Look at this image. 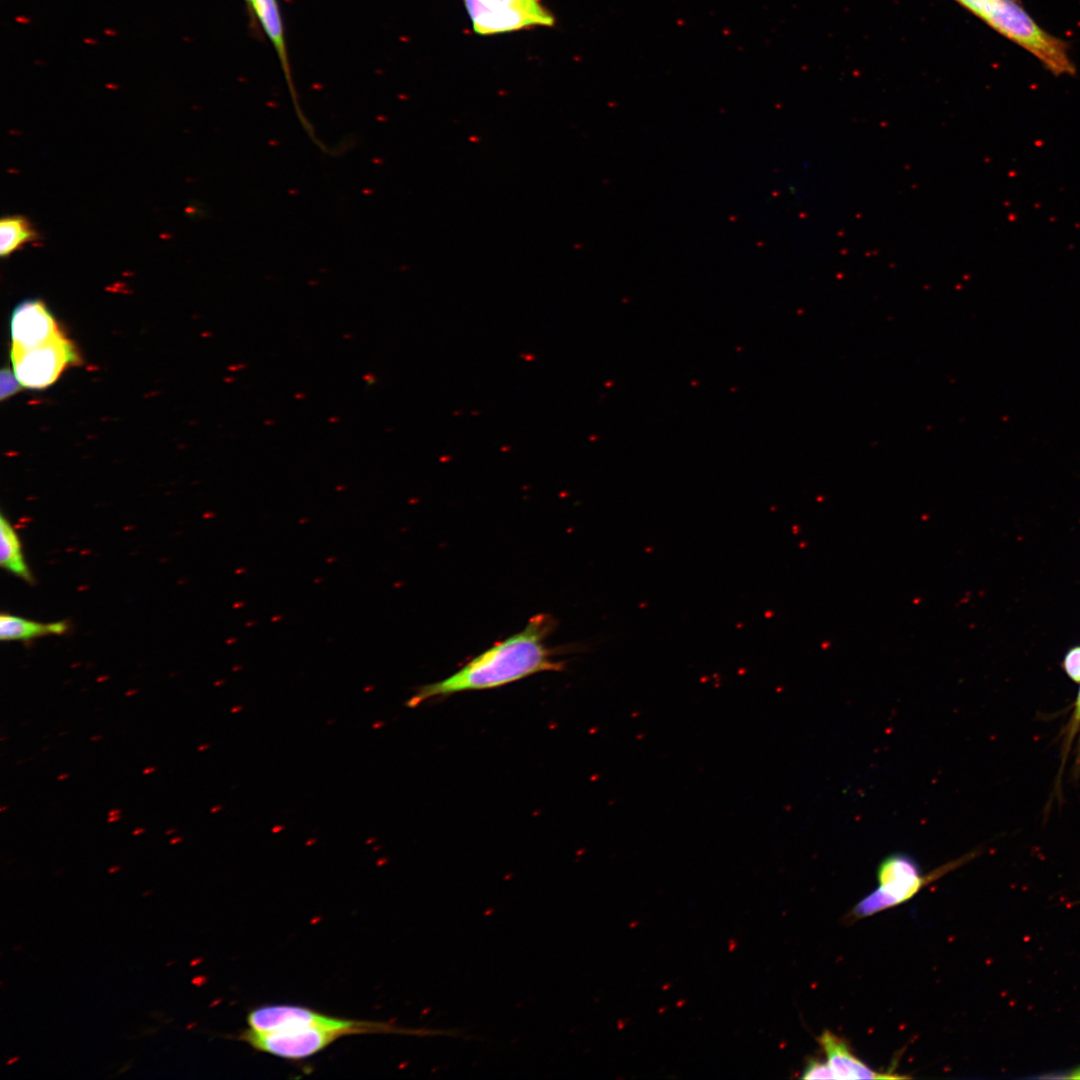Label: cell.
<instances>
[{"instance_id":"obj_1","label":"cell","mask_w":1080,"mask_h":1080,"mask_svg":"<svg viewBox=\"0 0 1080 1080\" xmlns=\"http://www.w3.org/2000/svg\"><path fill=\"white\" fill-rule=\"evenodd\" d=\"M555 625L551 615H534L524 629L495 643L449 677L415 689L406 706L414 708L430 699L495 689L537 673L562 670L564 663L546 642Z\"/></svg>"},{"instance_id":"obj_2","label":"cell","mask_w":1080,"mask_h":1080,"mask_svg":"<svg viewBox=\"0 0 1080 1080\" xmlns=\"http://www.w3.org/2000/svg\"><path fill=\"white\" fill-rule=\"evenodd\" d=\"M966 858L945 864L923 875L912 856L905 853L888 855L877 868L878 887L853 907L850 917L858 920L906 902L924 886L959 866Z\"/></svg>"},{"instance_id":"obj_3","label":"cell","mask_w":1080,"mask_h":1080,"mask_svg":"<svg viewBox=\"0 0 1080 1080\" xmlns=\"http://www.w3.org/2000/svg\"><path fill=\"white\" fill-rule=\"evenodd\" d=\"M247 1022L250 1030L260 1033L326 1027L346 1030L351 1035L362 1033H413L389 1024L365 1022L330 1017L312 1009L294 1005H269L249 1012Z\"/></svg>"},{"instance_id":"obj_4","label":"cell","mask_w":1080,"mask_h":1080,"mask_svg":"<svg viewBox=\"0 0 1080 1080\" xmlns=\"http://www.w3.org/2000/svg\"><path fill=\"white\" fill-rule=\"evenodd\" d=\"M464 4L474 31L481 35L554 23L539 0H464Z\"/></svg>"},{"instance_id":"obj_5","label":"cell","mask_w":1080,"mask_h":1080,"mask_svg":"<svg viewBox=\"0 0 1080 1080\" xmlns=\"http://www.w3.org/2000/svg\"><path fill=\"white\" fill-rule=\"evenodd\" d=\"M10 357L18 381L29 389L50 386L67 366L79 360L74 345L63 332L33 348L11 350Z\"/></svg>"},{"instance_id":"obj_6","label":"cell","mask_w":1080,"mask_h":1080,"mask_svg":"<svg viewBox=\"0 0 1080 1080\" xmlns=\"http://www.w3.org/2000/svg\"><path fill=\"white\" fill-rule=\"evenodd\" d=\"M351 1035L346 1030L326 1027L260 1033L247 1029L240 1039L254 1049L277 1057L299 1060L317 1054L337 1039Z\"/></svg>"},{"instance_id":"obj_7","label":"cell","mask_w":1080,"mask_h":1080,"mask_svg":"<svg viewBox=\"0 0 1080 1080\" xmlns=\"http://www.w3.org/2000/svg\"><path fill=\"white\" fill-rule=\"evenodd\" d=\"M61 332L44 302L38 299L25 300L16 306L11 315V350L33 348Z\"/></svg>"},{"instance_id":"obj_8","label":"cell","mask_w":1080,"mask_h":1080,"mask_svg":"<svg viewBox=\"0 0 1080 1080\" xmlns=\"http://www.w3.org/2000/svg\"><path fill=\"white\" fill-rule=\"evenodd\" d=\"M836 1079H905L907 1076L880 1073L868 1067L851 1050L846 1040L830 1030L817 1038Z\"/></svg>"},{"instance_id":"obj_9","label":"cell","mask_w":1080,"mask_h":1080,"mask_svg":"<svg viewBox=\"0 0 1080 1080\" xmlns=\"http://www.w3.org/2000/svg\"><path fill=\"white\" fill-rule=\"evenodd\" d=\"M68 630L65 621L38 622L9 613L0 615V639L2 641H26L50 635H62Z\"/></svg>"},{"instance_id":"obj_10","label":"cell","mask_w":1080,"mask_h":1080,"mask_svg":"<svg viewBox=\"0 0 1080 1080\" xmlns=\"http://www.w3.org/2000/svg\"><path fill=\"white\" fill-rule=\"evenodd\" d=\"M249 11L251 16L252 12L255 13L256 18L274 46L285 74L289 77V60L277 0H250Z\"/></svg>"},{"instance_id":"obj_11","label":"cell","mask_w":1080,"mask_h":1080,"mask_svg":"<svg viewBox=\"0 0 1080 1080\" xmlns=\"http://www.w3.org/2000/svg\"><path fill=\"white\" fill-rule=\"evenodd\" d=\"M0 566L23 581L33 583L20 538L3 513L0 516Z\"/></svg>"},{"instance_id":"obj_12","label":"cell","mask_w":1080,"mask_h":1080,"mask_svg":"<svg viewBox=\"0 0 1080 1080\" xmlns=\"http://www.w3.org/2000/svg\"><path fill=\"white\" fill-rule=\"evenodd\" d=\"M37 238V232L24 216H5L0 221V255L3 258Z\"/></svg>"},{"instance_id":"obj_13","label":"cell","mask_w":1080,"mask_h":1080,"mask_svg":"<svg viewBox=\"0 0 1080 1080\" xmlns=\"http://www.w3.org/2000/svg\"><path fill=\"white\" fill-rule=\"evenodd\" d=\"M802 1079H836V1076L829 1066L828 1062H823L818 1059H810L806 1064Z\"/></svg>"},{"instance_id":"obj_14","label":"cell","mask_w":1080,"mask_h":1080,"mask_svg":"<svg viewBox=\"0 0 1080 1080\" xmlns=\"http://www.w3.org/2000/svg\"><path fill=\"white\" fill-rule=\"evenodd\" d=\"M1062 666L1070 679L1080 683V646L1071 648L1065 654Z\"/></svg>"},{"instance_id":"obj_15","label":"cell","mask_w":1080,"mask_h":1080,"mask_svg":"<svg viewBox=\"0 0 1080 1080\" xmlns=\"http://www.w3.org/2000/svg\"><path fill=\"white\" fill-rule=\"evenodd\" d=\"M20 382L18 381L14 371L9 368H3L0 373V399L6 398L15 394L19 389Z\"/></svg>"},{"instance_id":"obj_16","label":"cell","mask_w":1080,"mask_h":1080,"mask_svg":"<svg viewBox=\"0 0 1080 1080\" xmlns=\"http://www.w3.org/2000/svg\"><path fill=\"white\" fill-rule=\"evenodd\" d=\"M1080 727V689L1074 703L1072 717L1066 727L1065 746L1068 748Z\"/></svg>"},{"instance_id":"obj_17","label":"cell","mask_w":1080,"mask_h":1080,"mask_svg":"<svg viewBox=\"0 0 1080 1080\" xmlns=\"http://www.w3.org/2000/svg\"><path fill=\"white\" fill-rule=\"evenodd\" d=\"M957 1L960 2L963 6H965L967 9H969L970 11H972L976 15H977L982 3L984 2V0H957Z\"/></svg>"},{"instance_id":"obj_18","label":"cell","mask_w":1080,"mask_h":1080,"mask_svg":"<svg viewBox=\"0 0 1080 1080\" xmlns=\"http://www.w3.org/2000/svg\"><path fill=\"white\" fill-rule=\"evenodd\" d=\"M1062 1077L1072 1078V1079H1080V1067H1078L1077 1069L1069 1072L1068 1075H1065V1076L1063 1075Z\"/></svg>"},{"instance_id":"obj_19","label":"cell","mask_w":1080,"mask_h":1080,"mask_svg":"<svg viewBox=\"0 0 1080 1080\" xmlns=\"http://www.w3.org/2000/svg\"><path fill=\"white\" fill-rule=\"evenodd\" d=\"M119 870H121V866H119V865H113V866H111V867H110V868L108 869V873H109V874H112V873H116V872H118Z\"/></svg>"},{"instance_id":"obj_20","label":"cell","mask_w":1080,"mask_h":1080,"mask_svg":"<svg viewBox=\"0 0 1080 1080\" xmlns=\"http://www.w3.org/2000/svg\"><path fill=\"white\" fill-rule=\"evenodd\" d=\"M120 819H121V816H120V815H115V816H108V819H107V821H108L109 823H113V822H116V821H118V820H120Z\"/></svg>"},{"instance_id":"obj_21","label":"cell","mask_w":1080,"mask_h":1080,"mask_svg":"<svg viewBox=\"0 0 1080 1080\" xmlns=\"http://www.w3.org/2000/svg\"><path fill=\"white\" fill-rule=\"evenodd\" d=\"M120 813H121V810H119V809H111V810H110V811L108 812V816H115V815H120Z\"/></svg>"},{"instance_id":"obj_22","label":"cell","mask_w":1080,"mask_h":1080,"mask_svg":"<svg viewBox=\"0 0 1080 1080\" xmlns=\"http://www.w3.org/2000/svg\"><path fill=\"white\" fill-rule=\"evenodd\" d=\"M182 840H183V837H182V836H178V837H176V838H173L172 840H170V844H171V845H174V844L180 843V842H181Z\"/></svg>"},{"instance_id":"obj_23","label":"cell","mask_w":1080,"mask_h":1080,"mask_svg":"<svg viewBox=\"0 0 1080 1080\" xmlns=\"http://www.w3.org/2000/svg\"><path fill=\"white\" fill-rule=\"evenodd\" d=\"M155 770H156V768H155V767H147V768H145V769L143 770V774L147 775V774H149V773H153V772H155Z\"/></svg>"},{"instance_id":"obj_24","label":"cell","mask_w":1080,"mask_h":1080,"mask_svg":"<svg viewBox=\"0 0 1080 1080\" xmlns=\"http://www.w3.org/2000/svg\"><path fill=\"white\" fill-rule=\"evenodd\" d=\"M144 832H145V829H144V828H137V829H135V830H134V831L132 832V834H133V835H140V834H142V833H144Z\"/></svg>"},{"instance_id":"obj_25","label":"cell","mask_w":1080,"mask_h":1080,"mask_svg":"<svg viewBox=\"0 0 1080 1080\" xmlns=\"http://www.w3.org/2000/svg\"><path fill=\"white\" fill-rule=\"evenodd\" d=\"M18 1060H19V1056H17V1057H12V1058H10V1059H8V1060H7L6 1064H7V1065H11V1064H13L14 1062H16V1061H18Z\"/></svg>"},{"instance_id":"obj_26","label":"cell","mask_w":1080,"mask_h":1080,"mask_svg":"<svg viewBox=\"0 0 1080 1080\" xmlns=\"http://www.w3.org/2000/svg\"><path fill=\"white\" fill-rule=\"evenodd\" d=\"M68 776H69V774H60V775H59V776L57 777V780H63V779H66V778H68Z\"/></svg>"},{"instance_id":"obj_27","label":"cell","mask_w":1080,"mask_h":1080,"mask_svg":"<svg viewBox=\"0 0 1080 1080\" xmlns=\"http://www.w3.org/2000/svg\"><path fill=\"white\" fill-rule=\"evenodd\" d=\"M176 830H177L176 828H173V829L167 830L165 834H166V835H170V834L174 833V832H175Z\"/></svg>"},{"instance_id":"obj_28","label":"cell","mask_w":1080,"mask_h":1080,"mask_svg":"<svg viewBox=\"0 0 1080 1080\" xmlns=\"http://www.w3.org/2000/svg\"><path fill=\"white\" fill-rule=\"evenodd\" d=\"M99 739H102V736H100V735H97V736H94V737H92V738H91V741H97V740H99Z\"/></svg>"},{"instance_id":"obj_29","label":"cell","mask_w":1080,"mask_h":1080,"mask_svg":"<svg viewBox=\"0 0 1080 1080\" xmlns=\"http://www.w3.org/2000/svg\"><path fill=\"white\" fill-rule=\"evenodd\" d=\"M199 962V959H194L190 962L191 966H195Z\"/></svg>"},{"instance_id":"obj_30","label":"cell","mask_w":1080,"mask_h":1080,"mask_svg":"<svg viewBox=\"0 0 1080 1080\" xmlns=\"http://www.w3.org/2000/svg\"><path fill=\"white\" fill-rule=\"evenodd\" d=\"M151 893H153V890H148L147 892H144V893H143V896H148V895H149V894H151Z\"/></svg>"},{"instance_id":"obj_31","label":"cell","mask_w":1080,"mask_h":1080,"mask_svg":"<svg viewBox=\"0 0 1080 1080\" xmlns=\"http://www.w3.org/2000/svg\"><path fill=\"white\" fill-rule=\"evenodd\" d=\"M1079 759H1080V741H1079V744H1078V757H1077L1078 762H1079Z\"/></svg>"},{"instance_id":"obj_32","label":"cell","mask_w":1080,"mask_h":1080,"mask_svg":"<svg viewBox=\"0 0 1080 1080\" xmlns=\"http://www.w3.org/2000/svg\"><path fill=\"white\" fill-rule=\"evenodd\" d=\"M175 962H176V960H173V961H171V962H167V963H166V966H170V965H172V964H173V963H175Z\"/></svg>"},{"instance_id":"obj_33","label":"cell","mask_w":1080,"mask_h":1080,"mask_svg":"<svg viewBox=\"0 0 1080 1080\" xmlns=\"http://www.w3.org/2000/svg\"><path fill=\"white\" fill-rule=\"evenodd\" d=\"M245 1H246L247 5H248V8H249L250 7V0H245Z\"/></svg>"}]
</instances>
